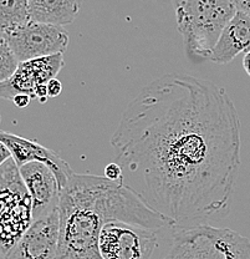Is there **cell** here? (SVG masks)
Listing matches in <instances>:
<instances>
[{
  "instance_id": "1",
  "label": "cell",
  "mask_w": 250,
  "mask_h": 259,
  "mask_svg": "<svg viewBox=\"0 0 250 259\" xmlns=\"http://www.w3.org/2000/svg\"><path fill=\"white\" fill-rule=\"evenodd\" d=\"M122 181L172 228L225 217L240 168V120L225 89L167 74L141 89L110 139Z\"/></svg>"
},
{
  "instance_id": "2",
  "label": "cell",
  "mask_w": 250,
  "mask_h": 259,
  "mask_svg": "<svg viewBox=\"0 0 250 259\" xmlns=\"http://www.w3.org/2000/svg\"><path fill=\"white\" fill-rule=\"evenodd\" d=\"M60 239L56 259H104L101 228L107 221H121L151 229L172 228L122 181L95 175L70 178L59 203Z\"/></svg>"
},
{
  "instance_id": "3",
  "label": "cell",
  "mask_w": 250,
  "mask_h": 259,
  "mask_svg": "<svg viewBox=\"0 0 250 259\" xmlns=\"http://www.w3.org/2000/svg\"><path fill=\"white\" fill-rule=\"evenodd\" d=\"M188 60H209L223 29L238 10L230 0H172Z\"/></svg>"
},
{
  "instance_id": "4",
  "label": "cell",
  "mask_w": 250,
  "mask_h": 259,
  "mask_svg": "<svg viewBox=\"0 0 250 259\" xmlns=\"http://www.w3.org/2000/svg\"><path fill=\"white\" fill-rule=\"evenodd\" d=\"M163 259H250V241L212 225L176 228Z\"/></svg>"
},
{
  "instance_id": "5",
  "label": "cell",
  "mask_w": 250,
  "mask_h": 259,
  "mask_svg": "<svg viewBox=\"0 0 250 259\" xmlns=\"http://www.w3.org/2000/svg\"><path fill=\"white\" fill-rule=\"evenodd\" d=\"M33 222V201L18 164L9 158L0 166V254L3 257H7Z\"/></svg>"
},
{
  "instance_id": "6",
  "label": "cell",
  "mask_w": 250,
  "mask_h": 259,
  "mask_svg": "<svg viewBox=\"0 0 250 259\" xmlns=\"http://www.w3.org/2000/svg\"><path fill=\"white\" fill-rule=\"evenodd\" d=\"M158 229L107 221L100 233L104 259H151L158 247Z\"/></svg>"
},
{
  "instance_id": "7",
  "label": "cell",
  "mask_w": 250,
  "mask_h": 259,
  "mask_svg": "<svg viewBox=\"0 0 250 259\" xmlns=\"http://www.w3.org/2000/svg\"><path fill=\"white\" fill-rule=\"evenodd\" d=\"M64 66V54L21 61L13 76L0 82V97L13 100L17 95H29L45 104L49 99L47 83L56 79Z\"/></svg>"
},
{
  "instance_id": "8",
  "label": "cell",
  "mask_w": 250,
  "mask_h": 259,
  "mask_svg": "<svg viewBox=\"0 0 250 259\" xmlns=\"http://www.w3.org/2000/svg\"><path fill=\"white\" fill-rule=\"evenodd\" d=\"M2 36L8 40L20 63L55 54H64L69 45V34L63 26L33 20L14 30L5 32Z\"/></svg>"
},
{
  "instance_id": "9",
  "label": "cell",
  "mask_w": 250,
  "mask_h": 259,
  "mask_svg": "<svg viewBox=\"0 0 250 259\" xmlns=\"http://www.w3.org/2000/svg\"><path fill=\"white\" fill-rule=\"evenodd\" d=\"M60 239L59 208L36 218L5 259H56Z\"/></svg>"
},
{
  "instance_id": "10",
  "label": "cell",
  "mask_w": 250,
  "mask_h": 259,
  "mask_svg": "<svg viewBox=\"0 0 250 259\" xmlns=\"http://www.w3.org/2000/svg\"><path fill=\"white\" fill-rule=\"evenodd\" d=\"M0 141L7 146L18 167H21L29 162H41L49 166L58 178L61 193L69 183L70 178L74 176V171L66 161H64L53 150L40 145L39 142L4 131H0Z\"/></svg>"
},
{
  "instance_id": "11",
  "label": "cell",
  "mask_w": 250,
  "mask_h": 259,
  "mask_svg": "<svg viewBox=\"0 0 250 259\" xmlns=\"http://www.w3.org/2000/svg\"><path fill=\"white\" fill-rule=\"evenodd\" d=\"M19 171L33 201L34 220L59 208L61 190L49 166L41 162H29L19 167Z\"/></svg>"
},
{
  "instance_id": "12",
  "label": "cell",
  "mask_w": 250,
  "mask_h": 259,
  "mask_svg": "<svg viewBox=\"0 0 250 259\" xmlns=\"http://www.w3.org/2000/svg\"><path fill=\"white\" fill-rule=\"evenodd\" d=\"M250 51V16L236 12L225 25L213 48L209 60L214 64H229L241 53Z\"/></svg>"
},
{
  "instance_id": "13",
  "label": "cell",
  "mask_w": 250,
  "mask_h": 259,
  "mask_svg": "<svg viewBox=\"0 0 250 259\" xmlns=\"http://www.w3.org/2000/svg\"><path fill=\"white\" fill-rule=\"evenodd\" d=\"M82 0H30V20L65 26L74 23Z\"/></svg>"
},
{
  "instance_id": "14",
  "label": "cell",
  "mask_w": 250,
  "mask_h": 259,
  "mask_svg": "<svg viewBox=\"0 0 250 259\" xmlns=\"http://www.w3.org/2000/svg\"><path fill=\"white\" fill-rule=\"evenodd\" d=\"M30 0H0V35L30 21Z\"/></svg>"
},
{
  "instance_id": "15",
  "label": "cell",
  "mask_w": 250,
  "mask_h": 259,
  "mask_svg": "<svg viewBox=\"0 0 250 259\" xmlns=\"http://www.w3.org/2000/svg\"><path fill=\"white\" fill-rule=\"evenodd\" d=\"M19 63L8 40L0 35V82H4L17 71Z\"/></svg>"
},
{
  "instance_id": "16",
  "label": "cell",
  "mask_w": 250,
  "mask_h": 259,
  "mask_svg": "<svg viewBox=\"0 0 250 259\" xmlns=\"http://www.w3.org/2000/svg\"><path fill=\"white\" fill-rule=\"evenodd\" d=\"M105 177L111 181H121L122 178V168L117 162H111L105 168Z\"/></svg>"
},
{
  "instance_id": "17",
  "label": "cell",
  "mask_w": 250,
  "mask_h": 259,
  "mask_svg": "<svg viewBox=\"0 0 250 259\" xmlns=\"http://www.w3.org/2000/svg\"><path fill=\"white\" fill-rule=\"evenodd\" d=\"M63 91V83L58 79H53L47 83V96L49 97H56L59 96Z\"/></svg>"
},
{
  "instance_id": "18",
  "label": "cell",
  "mask_w": 250,
  "mask_h": 259,
  "mask_svg": "<svg viewBox=\"0 0 250 259\" xmlns=\"http://www.w3.org/2000/svg\"><path fill=\"white\" fill-rule=\"evenodd\" d=\"M238 12L250 16V0H230Z\"/></svg>"
},
{
  "instance_id": "19",
  "label": "cell",
  "mask_w": 250,
  "mask_h": 259,
  "mask_svg": "<svg viewBox=\"0 0 250 259\" xmlns=\"http://www.w3.org/2000/svg\"><path fill=\"white\" fill-rule=\"evenodd\" d=\"M12 101L14 102L15 106L19 107V109H24V107H26L30 104L31 97L29 95H17Z\"/></svg>"
},
{
  "instance_id": "20",
  "label": "cell",
  "mask_w": 250,
  "mask_h": 259,
  "mask_svg": "<svg viewBox=\"0 0 250 259\" xmlns=\"http://www.w3.org/2000/svg\"><path fill=\"white\" fill-rule=\"evenodd\" d=\"M9 158H12L9 150L7 148V146L0 141V166H2L5 161L9 160Z\"/></svg>"
},
{
  "instance_id": "21",
  "label": "cell",
  "mask_w": 250,
  "mask_h": 259,
  "mask_svg": "<svg viewBox=\"0 0 250 259\" xmlns=\"http://www.w3.org/2000/svg\"><path fill=\"white\" fill-rule=\"evenodd\" d=\"M243 67H244V70H245L246 74H248L250 76V51H249V53H246L245 55H244Z\"/></svg>"
},
{
  "instance_id": "22",
  "label": "cell",
  "mask_w": 250,
  "mask_h": 259,
  "mask_svg": "<svg viewBox=\"0 0 250 259\" xmlns=\"http://www.w3.org/2000/svg\"><path fill=\"white\" fill-rule=\"evenodd\" d=\"M0 259H5V258H4V257H3V255H2V254H0Z\"/></svg>"
},
{
  "instance_id": "23",
  "label": "cell",
  "mask_w": 250,
  "mask_h": 259,
  "mask_svg": "<svg viewBox=\"0 0 250 259\" xmlns=\"http://www.w3.org/2000/svg\"><path fill=\"white\" fill-rule=\"evenodd\" d=\"M0 121H2V116H0Z\"/></svg>"
}]
</instances>
